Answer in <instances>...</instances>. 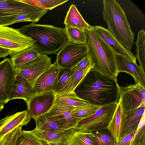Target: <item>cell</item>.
<instances>
[{
  "mask_svg": "<svg viewBox=\"0 0 145 145\" xmlns=\"http://www.w3.org/2000/svg\"><path fill=\"white\" fill-rule=\"evenodd\" d=\"M116 79L103 75L91 69L73 92L79 98L96 106L118 103L120 89Z\"/></svg>",
  "mask_w": 145,
  "mask_h": 145,
  "instance_id": "1",
  "label": "cell"
},
{
  "mask_svg": "<svg viewBox=\"0 0 145 145\" xmlns=\"http://www.w3.org/2000/svg\"><path fill=\"white\" fill-rule=\"evenodd\" d=\"M88 38L86 56L92 69L103 75L116 79L119 73L115 53L91 28L87 30Z\"/></svg>",
  "mask_w": 145,
  "mask_h": 145,
  "instance_id": "2",
  "label": "cell"
},
{
  "mask_svg": "<svg viewBox=\"0 0 145 145\" xmlns=\"http://www.w3.org/2000/svg\"><path fill=\"white\" fill-rule=\"evenodd\" d=\"M19 30L35 41L34 46L40 53L55 54L68 42L65 27L31 23Z\"/></svg>",
  "mask_w": 145,
  "mask_h": 145,
  "instance_id": "3",
  "label": "cell"
},
{
  "mask_svg": "<svg viewBox=\"0 0 145 145\" xmlns=\"http://www.w3.org/2000/svg\"><path fill=\"white\" fill-rule=\"evenodd\" d=\"M102 15L108 29L119 42L131 52L135 34L120 5L115 0H103Z\"/></svg>",
  "mask_w": 145,
  "mask_h": 145,
  "instance_id": "4",
  "label": "cell"
},
{
  "mask_svg": "<svg viewBox=\"0 0 145 145\" xmlns=\"http://www.w3.org/2000/svg\"><path fill=\"white\" fill-rule=\"evenodd\" d=\"M20 0H0V26H7L21 22V16L30 17L32 23L38 21L48 12Z\"/></svg>",
  "mask_w": 145,
  "mask_h": 145,
  "instance_id": "5",
  "label": "cell"
},
{
  "mask_svg": "<svg viewBox=\"0 0 145 145\" xmlns=\"http://www.w3.org/2000/svg\"><path fill=\"white\" fill-rule=\"evenodd\" d=\"M117 103H112L102 106L92 116L78 122L74 128L75 129L93 133L107 129Z\"/></svg>",
  "mask_w": 145,
  "mask_h": 145,
  "instance_id": "6",
  "label": "cell"
},
{
  "mask_svg": "<svg viewBox=\"0 0 145 145\" xmlns=\"http://www.w3.org/2000/svg\"><path fill=\"white\" fill-rule=\"evenodd\" d=\"M35 41L22 33L19 29L0 26V47L8 50L10 55L34 46Z\"/></svg>",
  "mask_w": 145,
  "mask_h": 145,
  "instance_id": "7",
  "label": "cell"
},
{
  "mask_svg": "<svg viewBox=\"0 0 145 145\" xmlns=\"http://www.w3.org/2000/svg\"><path fill=\"white\" fill-rule=\"evenodd\" d=\"M120 102L126 115L140 107L145 106V88L139 84L120 87Z\"/></svg>",
  "mask_w": 145,
  "mask_h": 145,
  "instance_id": "8",
  "label": "cell"
},
{
  "mask_svg": "<svg viewBox=\"0 0 145 145\" xmlns=\"http://www.w3.org/2000/svg\"><path fill=\"white\" fill-rule=\"evenodd\" d=\"M51 60L47 55L40 53L35 59L15 67L16 71L33 87L38 77L52 65Z\"/></svg>",
  "mask_w": 145,
  "mask_h": 145,
  "instance_id": "9",
  "label": "cell"
},
{
  "mask_svg": "<svg viewBox=\"0 0 145 145\" xmlns=\"http://www.w3.org/2000/svg\"><path fill=\"white\" fill-rule=\"evenodd\" d=\"M86 45L68 42L57 53L56 61L61 68H72L86 56Z\"/></svg>",
  "mask_w": 145,
  "mask_h": 145,
  "instance_id": "10",
  "label": "cell"
},
{
  "mask_svg": "<svg viewBox=\"0 0 145 145\" xmlns=\"http://www.w3.org/2000/svg\"><path fill=\"white\" fill-rule=\"evenodd\" d=\"M56 95L53 91H46L37 93L28 100L26 103L29 117L35 120L48 112L54 104Z\"/></svg>",
  "mask_w": 145,
  "mask_h": 145,
  "instance_id": "11",
  "label": "cell"
},
{
  "mask_svg": "<svg viewBox=\"0 0 145 145\" xmlns=\"http://www.w3.org/2000/svg\"><path fill=\"white\" fill-rule=\"evenodd\" d=\"M16 75L15 67L10 58L0 62V102H8Z\"/></svg>",
  "mask_w": 145,
  "mask_h": 145,
  "instance_id": "12",
  "label": "cell"
},
{
  "mask_svg": "<svg viewBox=\"0 0 145 145\" xmlns=\"http://www.w3.org/2000/svg\"><path fill=\"white\" fill-rule=\"evenodd\" d=\"M31 118L27 110L20 112L0 120V142L8 134L20 126H26Z\"/></svg>",
  "mask_w": 145,
  "mask_h": 145,
  "instance_id": "13",
  "label": "cell"
},
{
  "mask_svg": "<svg viewBox=\"0 0 145 145\" xmlns=\"http://www.w3.org/2000/svg\"><path fill=\"white\" fill-rule=\"evenodd\" d=\"M74 130V128L73 127L56 131H46L35 128L31 131L46 145H66Z\"/></svg>",
  "mask_w": 145,
  "mask_h": 145,
  "instance_id": "14",
  "label": "cell"
},
{
  "mask_svg": "<svg viewBox=\"0 0 145 145\" xmlns=\"http://www.w3.org/2000/svg\"><path fill=\"white\" fill-rule=\"evenodd\" d=\"M61 68L55 61L48 70L38 77L33 86L37 93L53 91Z\"/></svg>",
  "mask_w": 145,
  "mask_h": 145,
  "instance_id": "15",
  "label": "cell"
},
{
  "mask_svg": "<svg viewBox=\"0 0 145 145\" xmlns=\"http://www.w3.org/2000/svg\"><path fill=\"white\" fill-rule=\"evenodd\" d=\"M117 71L118 72H125L134 78L135 84H139L145 88V72L136 63L121 55L115 54Z\"/></svg>",
  "mask_w": 145,
  "mask_h": 145,
  "instance_id": "16",
  "label": "cell"
},
{
  "mask_svg": "<svg viewBox=\"0 0 145 145\" xmlns=\"http://www.w3.org/2000/svg\"><path fill=\"white\" fill-rule=\"evenodd\" d=\"M92 27L95 32L102 38L116 54L136 63V59L134 54L125 48L107 29L98 25L92 26Z\"/></svg>",
  "mask_w": 145,
  "mask_h": 145,
  "instance_id": "17",
  "label": "cell"
},
{
  "mask_svg": "<svg viewBox=\"0 0 145 145\" xmlns=\"http://www.w3.org/2000/svg\"><path fill=\"white\" fill-rule=\"evenodd\" d=\"M15 82L8 101L15 99H21L26 102L37 94L33 87L19 73L16 72Z\"/></svg>",
  "mask_w": 145,
  "mask_h": 145,
  "instance_id": "18",
  "label": "cell"
},
{
  "mask_svg": "<svg viewBox=\"0 0 145 145\" xmlns=\"http://www.w3.org/2000/svg\"><path fill=\"white\" fill-rule=\"evenodd\" d=\"M35 120L36 124L35 128L41 131H52L73 128L68 126L65 119L62 116H49L44 114Z\"/></svg>",
  "mask_w": 145,
  "mask_h": 145,
  "instance_id": "19",
  "label": "cell"
},
{
  "mask_svg": "<svg viewBox=\"0 0 145 145\" xmlns=\"http://www.w3.org/2000/svg\"><path fill=\"white\" fill-rule=\"evenodd\" d=\"M126 115L121 108L120 102L107 129L113 137L116 145L118 143L120 135L124 128Z\"/></svg>",
  "mask_w": 145,
  "mask_h": 145,
  "instance_id": "20",
  "label": "cell"
},
{
  "mask_svg": "<svg viewBox=\"0 0 145 145\" xmlns=\"http://www.w3.org/2000/svg\"><path fill=\"white\" fill-rule=\"evenodd\" d=\"M64 24L66 28H75L82 30L89 29L92 26L85 21L73 4L70 6L67 12Z\"/></svg>",
  "mask_w": 145,
  "mask_h": 145,
  "instance_id": "21",
  "label": "cell"
},
{
  "mask_svg": "<svg viewBox=\"0 0 145 145\" xmlns=\"http://www.w3.org/2000/svg\"><path fill=\"white\" fill-rule=\"evenodd\" d=\"M75 71L71 68H61L57 81L53 91L56 94H63L69 93L73 81Z\"/></svg>",
  "mask_w": 145,
  "mask_h": 145,
  "instance_id": "22",
  "label": "cell"
},
{
  "mask_svg": "<svg viewBox=\"0 0 145 145\" xmlns=\"http://www.w3.org/2000/svg\"><path fill=\"white\" fill-rule=\"evenodd\" d=\"M145 106L140 107L126 115L124 128L119 142L126 136L136 130L140 120L145 112Z\"/></svg>",
  "mask_w": 145,
  "mask_h": 145,
  "instance_id": "23",
  "label": "cell"
},
{
  "mask_svg": "<svg viewBox=\"0 0 145 145\" xmlns=\"http://www.w3.org/2000/svg\"><path fill=\"white\" fill-rule=\"evenodd\" d=\"M75 108L66 106L53 105L49 111L44 114L49 116H60L63 117L68 126L75 128L78 122L72 116V111Z\"/></svg>",
  "mask_w": 145,
  "mask_h": 145,
  "instance_id": "24",
  "label": "cell"
},
{
  "mask_svg": "<svg viewBox=\"0 0 145 145\" xmlns=\"http://www.w3.org/2000/svg\"><path fill=\"white\" fill-rule=\"evenodd\" d=\"M90 104L79 98L73 92L63 94H56L53 105L68 106L75 108Z\"/></svg>",
  "mask_w": 145,
  "mask_h": 145,
  "instance_id": "25",
  "label": "cell"
},
{
  "mask_svg": "<svg viewBox=\"0 0 145 145\" xmlns=\"http://www.w3.org/2000/svg\"><path fill=\"white\" fill-rule=\"evenodd\" d=\"M95 134L74 130L66 145H94Z\"/></svg>",
  "mask_w": 145,
  "mask_h": 145,
  "instance_id": "26",
  "label": "cell"
},
{
  "mask_svg": "<svg viewBox=\"0 0 145 145\" xmlns=\"http://www.w3.org/2000/svg\"><path fill=\"white\" fill-rule=\"evenodd\" d=\"M40 53L33 46L15 54L10 55L14 67L24 64L37 57Z\"/></svg>",
  "mask_w": 145,
  "mask_h": 145,
  "instance_id": "27",
  "label": "cell"
},
{
  "mask_svg": "<svg viewBox=\"0 0 145 145\" xmlns=\"http://www.w3.org/2000/svg\"><path fill=\"white\" fill-rule=\"evenodd\" d=\"M136 53L135 57L139 63V66L145 72V32L142 29L138 32L135 42Z\"/></svg>",
  "mask_w": 145,
  "mask_h": 145,
  "instance_id": "28",
  "label": "cell"
},
{
  "mask_svg": "<svg viewBox=\"0 0 145 145\" xmlns=\"http://www.w3.org/2000/svg\"><path fill=\"white\" fill-rule=\"evenodd\" d=\"M68 42L77 44L86 45L88 34L87 30H82L75 28H66Z\"/></svg>",
  "mask_w": 145,
  "mask_h": 145,
  "instance_id": "29",
  "label": "cell"
},
{
  "mask_svg": "<svg viewBox=\"0 0 145 145\" xmlns=\"http://www.w3.org/2000/svg\"><path fill=\"white\" fill-rule=\"evenodd\" d=\"M15 145H46L31 131L22 130L16 141Z\"/></svg>",
  "mask_w": 145,
  "mask_h": 145,
  "instance_id": "30",
  "label": "cell"
},
{
  "mask_svg": "<svg viewBox=\"0 0 145 145\" xmlns=\"http://www.w3.org/2000/svg\"><path fill=\"white\" fill-rule=\"evenodd\" d=\"M102 106L90 104L74 108L72 111L71 113L78 123L80 120L92 116Z\"/></svg>",
  "mask_w": 145,
  "mask_h": 145,
  "instance_id": "31",
  "label": "cell"
},
{
  "mask_svg": "<svg viewBox=\"0 0 145 145\" xmlns=\"http://www.w3.org/2000/svg\"><path fill=\"white\" fill-rule=\"evenodd\" d=\"M20 1L24 3L41 9L51 10L66 2L68 1V0H20Z\"/></svg>",
  "mask_w": 145,
  "mask_h": 145,
  "instance_id": "32",
  "label": "cell"
},
{
  "mask_svg": "<svg viewBox=\"0 0 145 145\" xmlns=\"http://www.w3.org/2000/svg\"><path fill=\"white\" fill-rule=\"evenodd\" d=\"M96 132L94 145H116L110 133L103 131Z\"/></svg>",
  "mask_w": 145,
  "mask_h": 145,
  "instance_id": "33",
  "label": "cell"
},
{
  "mask_svg": "<svg viewBox=\"0 0 145 145\" xmlns=\"http://www.w3.org/2000/svg\"><path fill=\"white\" fill-rule=\"evenodd\" d=\"M20 126L8 134L0 142V145H15L17 138L22 130Z\"/></svg>",
  "mask_w": 145,
  "mask_h": 145,
  "instance_id": "34",
  "label": "cell"
},
{
  "mask_svg": "<svg viewBox=\"0 0 145 145\" xmlns=\"http://www.w3.org/2000/svg\"><path fill=\"white\" fill-rule=\"evenodd\" d=\"M92 68H90L85 70L79 69L74 71L75 73L74 78L69 89V93L73 92L75 88L87 73Z\"/></svg>",
  "mask_w": 145,
  "mask_h": 145,
  "instance_id": "35",
  "label": "cell"
},
{
  "mask_svg": "<svg viewBox=\"0 0 145 145\" xmlns=\"http://www.w3.org/2000/svg\"><path fill=\"white\" fill-rule=\"evenodd\" d=\"M91 68L89 60L86 56L80 61L77 65L71 68L74 71L77 69H80L85 70Z\"/></svg>",
  "mask_w": 145,
  "mask_h": 145,
  "instance_id": "36",
  "label": "cell"
},
{
  "mask_svg": "<svg viewBox=\"0 0 145 145\" xmlns=\"http://www.w3.org/2000/svg\"><path fill=\"white\" fill-rule=\"evenodd\" d=\"M136 131L125 137L117 145H131Z\"/></svg>",
  "mask_w": 145,
  "mask_h": 145,
  "instance_id": "37",
  "label": "cell"
},
{
  "mask_svg": "<svg viewBox=\"0 0 145 145\" xmlns=\"http://www.w3.org/2000/svg\"><path fill=\"white\" fill-rule=\"evenodd\" d=\"M145 113H144L142 116V117L140 122L138 125L135 133V135L137 132L139 131L140 129L144 126L145 125Z\"/></svg>",
  "mask_w": 145,
  "mask_h": 145,
  "instance_id": "38",
  "label": "cell"
},
{
  "mask_svg": "<svg viewBox=\"0 0 145 145\" xmlns=\"http://www.w3.org/2000/svg\"><path fill=\"white\" fill-rule=\"evenodd\" d=\"M10 54L8 50L0 47V58L5 57Z\"/></svg>",
  "mask_w": 145,
  "mask_h": 145,
  "instance_id": "39",
  "label": "cell"
},
{
  "mask_svg": "<svg viewBox=\"0 0 145 145\" xmlns=\"http://www.w3.org/2000/svg\"><path fill=\"white\" fill-rule=\"evenodd\" d=\"M5 103L2 102H0V112L3 109Z\"/></svg>",
  "mask_w": 145,
  "mask_h": 145,
  "instance_id": "40",
  "label": "cell"
},
{
  "mask_svg": "<svg viewBox=\"0 0 145 145\" xmlns=\"http://www.w3.org/2000/svg\"><path fill=\"white\" fill-rule=\"evenodd\" d=\"M137 145H145V137Z\"/></svg>",
  "mask_w": 145,
  "mask_h": 145,
  "instance_id": "41",
  "label": "cell"
},
{
  "mask_svg": "<svg viewBox=\"0 0 145 145\" xmlns=\"http://www.w3.org/2000/svg\"></svg>",
  "mask_w": 145,
  "mask_h": 145,
  "instance_id": "42",
  "label": "cell"
}]
</instances>
